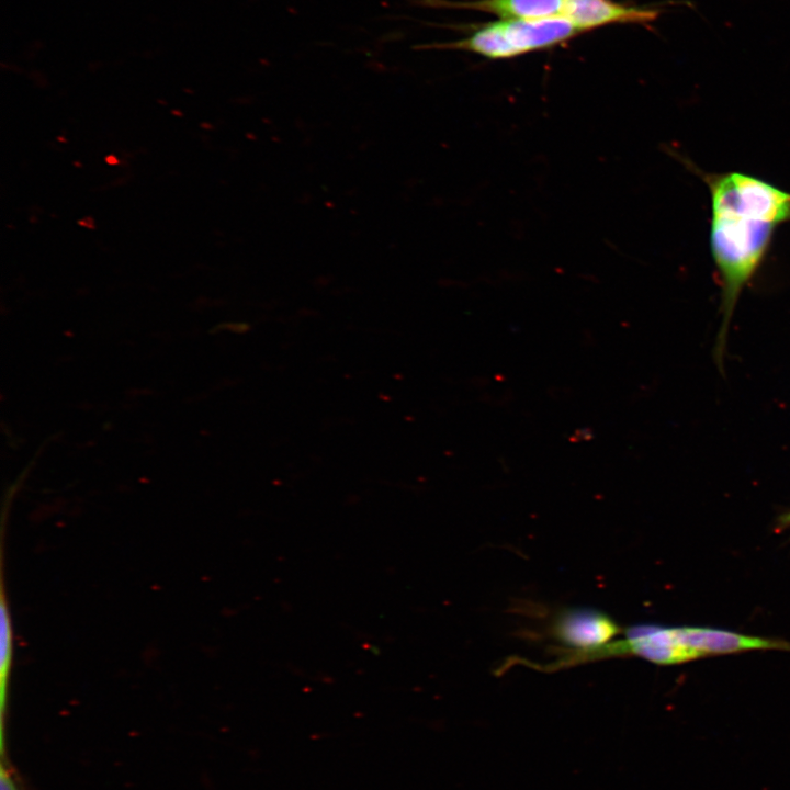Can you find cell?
<instances>
[{
	"mask_svg": "<svg viewBox=\"0 0 790 790\" xmlns=\"http://www.w3.org/2000/svg\"><path fill=\"white\" fill-rule=\"evenodd\" d=\"M553 634L574 651H585L610 642L620 627L608 614L590 608H572L553 621Z\"/></svg>",
	"mask_w": 790,
	"mask_h": 790,
	"instance_id": "3",
	"label": "cell"
},
{
	"mask_svg": "<svg viewBox=\"0 0 790 790\" xmlns=\"http://www.w3.org/2000/svg\"><path fill=\"white\" fill-rule=\"evenodd\" d=\"M778 521H779V527H780V528H782V529H785V528H790V511H788V512H786L785 515H782V516L778 519Z\"/></svg>",
	"mask_w": 790,
	"mask_h": 790,
	"instance_id": "10",
	"label": "cell"
},
{
	"mask_svg": "<svg viewBox=\"0 0 790 790\" xmlns=\"http://www.w3.org/2000/svg\"><path fill=\"white\" fill-rule=\"evenodd\" d=\"M675 631L680 642L701 657L754 650H790L789 642L745 635L721 629L677 627Z\"/></svg>",
	"mask_w": 790,
	"mask_h": 790,
	"instance_id": "6",
	"label": "cell"
},
{
	"mask_svg": "<svg viewBox=\"0 0 790 790\" xmlns=\"http://www.w3.org/2000/svg\"><path fill=\"white\" fill-rule=\"evenodd\" d=\"M2 594L1 632H0V678H1V713L5 712L7 688L12 659V628L7 601Z\"/></svg>",
	"mask_w": 790,
	"mask_h": 790,
	"instance_id": "8",
	"label": "cell"
},
{
	"mask_svg": "<svg viewBox=\"0 0 790 790\" xmlns=\"http://www.w3.org/2000/svg\"><path fill=\"white\" fill-rule=\"evenodd\" d=\"M658 15L656 8L627 5L614 0H564L561 13L582 33L617 23L646 25Z\"/></svg>",
	"mask_w": 790,
	"mask_h": 790,
	"instance_id": "4",
	"label": "cell"
},
{
	"mask_svg": "<svg viewBox=\"0 0 790 790\" xmlns=\"http://www.w3.org/2000/svg\"><path fill=\"white\" fill-rule=\"evenodd\" d=\"M514 57L560 45L582 34L563 16L499 20Z\"/></svg>",
	"mask_w": 790,
	"mask_h": 790,
	"instance_id": "5",
	"label": "cell"
},
{
	"mask_svg": "<svg viewBox=\"0 0 790 790\" xmlns=\"http://www.w3.org/2000/svg\"><path fill=\"white\" fill-rule=\"evenodd\" d=\"M711 195L712 215L742 216L774 223L790 222V193L738 171L707 172L690 163Z\"/></svg>",
	"mask_w": 790,
	"mask_h": 790,
	"instance_id": "2",
	"label": "cell"
},
{
	"mask_svg": "<svg viewBox=\"0 0 790 790\" xmlns=\"http://www.w3.org/2000/svg\"><path fill=\"white\" fill-rule=\"evenodd\" d=\"M433 9H466L494 14L500 20H537L561 16L564 0H414Z\"/></svg>",
	"mask_w": 790,
	"mask_h": 790,
	"instance_id": "7",
	"label": "cell"
},
{
	"mask_svg": "<svg viewBox=\"0 0 790 790\" xmlns=\"http://www.w3.org/2000/svg\"><path fill=\"white\" fill-rule=\"evenodd\" d=\"M0 790H22L10 764L5 761V755H2L1 759Z\"/></svg>",
	"mask_w": 790,
	"mask_h": 790,
	"instance_id": "9",
	"label": "cell"
},
{
	"mask_svg": "<svg viewBox=\"0 0 790 790\" xmlns=\"http://www.w3.org/2000/svg\"><path fill=\"white\" fill-rule=\"evenodd\" d=\"M777 226L742 216L711 217L710 249L721 284L722 320L714 351L719 364L741 293L763 263Z\"/></svg>",
	"mask_w": 790,
	"mask_h": 790,
	"instance_id": "1",
	"label": "cell"
}]
</instances>
